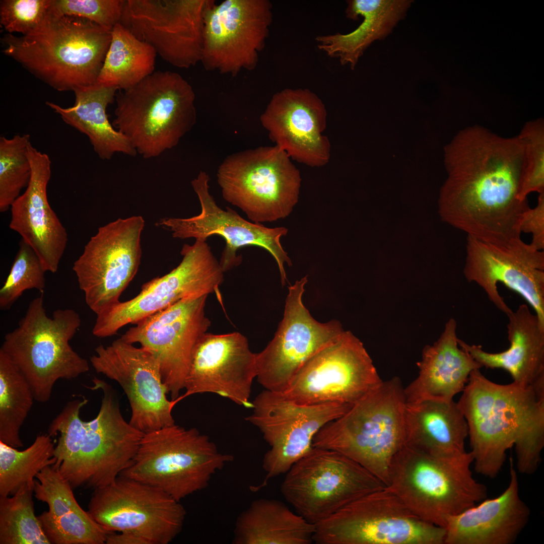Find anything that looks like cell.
<instances>
[{
    "instance_id": "1",
    "label": "cell",
    "mask_w": 544,
    "mask_h": 544,
    "mask_svg": "<svg viewBox=\"0 0 544 544\" xmlns=\"http://www.w3.org/2000/svg\"><path fill=\"white\" fill-rule=\"evenodd\" d=\"M449 177L441 193L443 220L470 236L503 244L520 237L529 208L518 194L525 166L519 135L504 138L485 127H465L448 150Z\"/></svg>"
},
{
    "instance_id": "2",
    "label": "cell",
    "mask_w": 544,
    "mask_h": 544,
    "mask_svg": "<svg viewBox=\"0 0 544 544\" xmlns=\"http://www.w3.org/2000/svg\"><path fill=\"white\" fill-rule=\"evenodd\" d=\"M458 406L468 426L475 471L494 479L515 446L517 471L534 473L544 447V389L500 384L473 371Z\"/></svg>"
},
{
    "instance_id": "3",
    "label": "cell",
    "mask_w": 544,
    "mask_h": 544,
    "mask_svg": "<svg viewBox=\"0 0 544 544\" xmlns=\"http://www.w3.org/2000/svg\"><path fill=\"white\" fill-rule=\"evenodd\" d=\"M92 390L100 389L101 403L96 417L80 418L88 402L84 396L69 401L49 425L55 446L53 467L73 489H96L113 482L132 461L144 434L123 417L116 393L105 381L94 377Z\"/></svg>"
},
{
    "instance_id": "4",
    "label": "cell",
    "mask_w": 544,
    "mask_h": 544,
    "mask_svg": "<svg viewBox=\"0 0 544 544\" xmlns=\"http://www.w3.org/2000/svg\"><path fill=\"white\" fill-rule=\"evenodd\" d=\"M111 31L83 18L49 11L30 33L6 34L3 52L57 91H74L96 83Z\"/></svg>"
},
{
    "instance_id": "5",
    "label": "cell",
    "mask_w": 544,
    "mask_h": 544,
    "mask_svg": "<svg viewBox=\"0 0 544 544\" xmlns=\"http://www.w3.org/2000/svg\"><path fill=\"white\" fill-rule=\"evenodd\" d=\"M405 404L400 380L382 381L344 415L322 427L312 446L343 454L387 486L392 460L404 445Z\"/></svg>"
},
{
    "instance_id": "6",
    "label": "cell",
    "mask_w": 544,
    "mask_h": 544,
    "mask_svg": "<svg viewBox=\"0 0 544 544\" xmlns=\"http://www.w3.org/2000/svg\"><path fill=\"white\" fill-rule=\"evenodd\" d=\"M195 96L178 73L155 71L116 95L113 127L146 159L176 146L196 121Z\"/></svg>"
},
{
    "instance_id": "7",
    "label": "cell",
    "mask_w": 544,
    "mask_h": 544,
    "mask_svg": "<svg viewBox=\"0 0 544 544\" xmlns=\"http://www.w3.org/2000/svg\"><path fill=\"white\" fill-rule=\"evenodd\" d=\"M471 452L428 454L404 445L394 456L387 486L422 520L445 528L447 518L486 498V486L473 476Z\"/></svg>"
},
{
    "instance_id": "8",
    "label": "cell",
    "mask_w": 544,
    "mask_h": 544,
    "mask_svg": "<svg viewBox=\"0 0 544 544\" xmlns=\"http://www.w3.org/2000/svg\"><path fill=\"white\" fill-rule=\"evenodd\" d=\"M81 323L72 309L46 314L43 292L29 303L15 329L6 334L0 350L29 382L35 400L48 401L55 383L87 372L89 364L70 345Z\"/></svg>"
},
{
    "instance_id": "9",
    "label": "cell",
    "mask_w": 544,
    "mask_h": 544,
    "mask_svg": "<svg viewBox=\"0 0 544 544\" xmlns=\"http://www.w3.org/2000/svg\"><path fill=\"white\" fill-rule=\"evenodd\" d=\"M234 459L209 436L175 424L145 433L130 464L120 475L156 487L180 501L206 489Z\"/></svg>"
},
{
    "instance_id": "10",
    "label": "cell",
    "mask_w": 544,
    "mask_h": 544,
    "mask_svg": "<svg viewBox=\"0 0 544 544\" xmlns=\"http://www.w3.org/2000/svg\"><path fill=\"white\" fill-rule=\"evenodd\" d=\"M223 198L252 222L284 219L298 201L301 178L291 158L277 146L234 153L217 172Z\"/></svg>"
},
{
    "instance_id": "11",
    "label": "cell",
    "mask_w": 544,
    "mask_h": 544,
    "mask_svg": "<svg viewBox=\"0 0 544 544\" xmlns=\"http://www.w3.org/2000/svg\"><path fill=\"white\" fill-rule=\"evenodd\" d=\"M386 487L362 465L330 449L313 447L286 473L281 492L315 525L358 498Z\"/></svg>"
},
{
    "instance_id": "12",
    "label": "cell",
    "mask_w": 544,
    "mask_h": 544,
    "mask_svg": "<svg viewBox=\"0 0 544 544\" xmlns=\"http://www.w3.org/2000/svg\"><path fill=\"white\" fill-rule=\"evenodd\" d=\"M317 544H444L445 528L414 514L388 487L365 495L317 524Z\"/></svg>"
},
{
    "instance_id": "13",
    "label": "cell",
    "mask_w": 544,
    "mask_h": 544,
    "mask_svg": "<svg viewBox=\"0 0 544 544\" xmlns=\"http://www.w3.org/2000/svg\"><path fill=\"white\" fill-rule=\"evenodd\" d=\"M206 241L196 239L192 245L184 244L182 259L176 267L144 284L133 298L120 301L97 315L93 334L111 336L123 326L134 324L181 300L214 292L220 295L224 272Z\"/></svg>"
},
{
    "instance_id": "14",
    "label": "cell",
    "mask_w": 544,
    "mask_h": 544,
    "mask_svg": "<svg viewBox=\"0 0 544 544\" xmlns=\"http://www.w3.org/2000/svg\"><path fill=\"white\" fill-rule=\"evenodd\" d=\"M88 512L107 531L129 532L148 544H168L182 530L183 506L163 491L121 475L94 490Z\"/></svg>"
},
{
    "instance_id": "15",
    "label": "cell",
    "mask_w": 544,
    "mask_h": 544,
    "mask_svg": "<svg viewBox=\"0 0 544 544\" xmlns=\"http://www.w3.org/2000/svg\"><path fill=\"white\" fill-rule=\"evenodd\" d=\"M141 216L118 218L99 227L74 262L85 302L98 315L118 303L137 273L141 260Z\"/></svg>"
},
{
    "instance_id": "16",
    "label": "cell",
    "mask_w": 544,
    "mask_h": 544,
    "mask_svg": "<svg viewBox=\"0 0 544 544\" xmlns=\"http://www.w3.org/2000/svg\"><path fill=\"white\" fill-rule=\"evenodd\" d=\"M382 382L362 343L344 331L311 357L280 392L300 404L353 406Z\"/></svg>"
},
{
    "instance_id": "17",
    "label": "cell",
    "mask_w": 544,
    "mask_h": 544,
    "mask_svg": "<svg viewBox=\"0 0 544 544\" xmlns=\"http://www.w3.org/2000/svg\"><path fill=\"white\" fill-rule=\"evenodd\" d=\"M252 402V413L245 419L260 430L270 447L263 457L262 467L266 474L259 488L286 473L312 448L320 429L352 406L336 403L300 404L281 392L266 389Z\"/></svg>"
},
{
    "instance_id": "18",
    "label": "cell",
    "mask_w": 544,
    "mask_h": 544,
    "mask_svg": "<svg viewBox=\"0 0 544 544\" xmlns=\"http://www.w3.org/2000/svg\"><path fill=\"white\" fill-rule=\"evenodd\" d=\"M214 0H125L120 23L174 67L201 62L205 17Z\"/></svg>"
},
{
    "instance_id": "19",
    "label": "cell",
    "mask_w": 544,
    "mask_h": 544,
    "mask_svg": "<svg viewBox=\"0 0 544 544\" xmlns=\"http://www.w3.org/2000/svg\"><path fill=\"white\" fill-rule=\"evenodd\" d=\"M268 0H225L205 17L202 63L209 71L235 77L257 66L273 22Z\"/></svg>"
},
{
    "instance_id": "20",
    "label": "cell",
    "mask_w": 544,
    "mask_h": 544,
    "mask_svg": "<svg viewBox=\"0 0 544 544\" xmlns=\"http://www.w3.org/2000/svg\"><path fill=\"white\" fill-rule=\"evenodd\" d=\"M463 274L478 285L489 300L506 315L512 310L500 295L502 283L520 295L544 326V252L520 237L497 244L467 236Z\"/></svg>"
},
{
    "instance_id": "21",
    "label": "cell",
    "mask_w": 544,
    "mask_h": 544,
    "mask_svg": "<svg viewBox=\"0 0 544 544\" xmlns=\"http://www.w3.org/2000/svg\"><path fill=\"white\" fill-rule=\"evenodd\" d=\"M210 177L200 171L191 182L201 207L197 216L188 218H163L158 225L168 229L173 238H194L207 240L217 235L223 237L226 246L222 253L220 265L225 273L239 265L242 256L237 255L240 248L248 246L262 247L276 260L280 273L281 283L287 281L284 264L292 265L291 259L284 250L280 239L288 233L283 227L267 228L260 223L248 221L230 208H220L209 190Z\"/></svg>"
},
{
    "instance_id": "22",
    "label": "cell",
    "mask_w": 544,
    "mask_h": 544,
    "mask_svg": "<svg viewBox=\"0 0 544 544\" xmlns=\"http://www.w3.org/2000/svg\"><path fill=\"white\" fill-rule=\"evenodd\" d=\"M208 296L181 300L139 320L121 337L154 355L172 400L184 388L194 347L211 326L205 310Z\"/></svg>"
},
{
    "instance_id": "23",
    "label": "cell",
    "mask_w": 544,
    "mask_h": 544,
    "mask_svg": "<svg viewBox=\"0 0 544 544\" xmlns=\"http://www.w3.org/2000/svg\"><path fill=\"white\" fill-rule=\"evenodd\" d=\"M307 276L289 287L284 317L273 339L256 354V378L266 390L285 391L303 365L343 332L335 320L320 323L304 306Z\"/></svg>"
},
{
    "instance_id": "24",
    "label": "cell",
    "mask_w": 544,
    "mask_h": 544,
    "mask_svg": "<svg viewBox=\"0 0 544 544\" xmlns=\"http://www.w3.org/2000/svg\"><path fill=\"white\" fill-rule=\"evenodd\" d=\"M95 352L91 365L121 387L130 406L132 427L145 434L175 424L172 410L181 399L167 398L158 361L149 350L120 337L109 346H98Z\"/></svg>"
},
{
    "instance_id": "25",
    "label": "cell",
    "mask_w": 544,
    "mask_h": 544,
    "mask_svg": "<svg viewBox=\"0 0 544 544\" xmlns=\"http://www.w3.org/2000/svg\"><path fill=\"white\" fill-rule=\"evenodd\" d=\"M256 376V354L244 335L207 332L193 350L181 396L212 393L252 408L251 386Z\"/></svg>"
},
{
    "instance_id": "26",
    "label": "cell",
    "mask_w": 544,
    "mask_h": 544,
    "mask_svg": "<svg viewBox=\"0 0 544 544\" xmlns=\"http://www.w3.org/2000/svg\"><path fill=\"white\" fill-rule=\"evenodd\" d=\"M260 121L275 145L291 159L312 167L328 163L330 143L323 134L327 111L311 90L287 88L277 92Z\"/></svg>"
},
{
    "instance_id": "27",
    "label": "cell",
    "mask_w": 544,
    "mask_h": 544,
    "mask_svg": "<svg viewBox=\"0 0 544 544\" xmlns=\"http://www.w3.org/2000/svg\"><path fill=\"white\" fill-rule=\"evenodd\" d=\"M28 156L31 176L25 192L12 203L10 228L35 252L47 271L56 273L65 250L66 229L50 207L47 186L51 177V161L30 143Z\"/></svg>"
},
{
    "instance_id": "28",
    "label": "cell",
    "mask_w": 544,
    "mask_h": 544,
    "mask_svg": "<svg viewBox=\"0 0 544 544\" xmlns=\"http://www.w3.org/2000/svg\"><path fill=\"white\" fill-rule=\"evenodd\" d=\"M508 486L447 518L444 544H512L527 525L530 510L519 494L517 471L510 459Z\"/></svg>"
},
{
    "instance_id": "29",
    "label": "cell",
    "mask_w": 544,
    "mask_h": 544,
    "mask_svg": "<svg viewBox=\"0 0 544 544\" xmlns=\"http://www.w3.org/2000/svg\"><path fill=\"white\" fill-rule=\"evenodd\" d=\"M507 315L510 346L505 351L487 352L458 338L459 347L482 367L506 370L516 384L544 388V326L525 304Z\"/></svg>"
},
{
    "instance_id": "30",
    "label": "cell",
    "mask_w": 544,
    "mask_h": 544,
    "mask_svg": "<svg viewBox=\"0 0 544 544\" xmlns=\"http://www.w3.org/2000/svg\"><path fill=\"white\" fill-rule=\"evenodd\" d=\"M456 322L451 318L438 341L426 346L417 363L418 377L404 388L406 402L453 400L462 392L470 373L482 366L457 342Z\"/></svg>"
},
{
    "instance_id": "31",
    "label": "cell",
    "mask_w": 544,
    "mask_h": 544,
    "mask_svg": "<svg viewBox=\"0 0 544 544\" xmlns=\"http://www.w3.org/2000/svg\"><path fill=\"white\" fill-rule=\"evenodd\" d=\"M34 496L47 504L38 518L50 544H104L109 532L97 523L77 501L73 489L52 465L37 475Z\"/></svg>"
},
{
    "instance_id": "32",
    "label": "cell",
    "mask_w": 544,
    "mask_h": 544,
    "mask_svg": "<svg viewBox=\"0 0 544 544\" xmlns=\"http://www.w3.org/2000/svg\"><path fill=\"white\" fill-rule=\"evenodd\" d=\"M468 431L465 418L453 400L406 402L404 445L434 455H458L466 452Z\"/></svg>"
},
{
    "instance_id": "33",
    "label": "cell",
    "mask_w": 544,
    "mask_h": 544,
    "mask_svg": "<svg viewBox=\"0 0 544 544\" xmlns=\"http://www.w3.org/2000/svg\"><path fill=\"white\" fill-rule=\"evenodd\" d=\"M412 1L350 0L346 15L357 20L363 17L360 25L352 32L318 36V49L328 56L338 58L342 65L349 64L354 70L360 57L374 41L384 38L405 15Z\"/></svg>"
},
{
    "instance_id": "34",
    "label": "cell",
    "mask_w": 544,
    "mask_h": 544,
    "mask_svg": "<svg viewBox=\"0 0 544 544\" xmlns=\"http://www.w3.org/2000/svg\"><path fill=\"white\" fill-rule=\"evenodd\" d=\"M119 90L96 83L74 90V106L63 108L47 101L46 104L62 120L89 138L94 152L102 160H110L116 153L134 156L137 152L128 139L109 120L106 109Z\"/></svg>"
},
{
    "instance_id": "35",
    "label": "cell",
    "mask_w": 544,
    "mask_h": 544,
    "mask_svg": "<svg viewBox=\"0 0 544 544\" xmlns=\"http://www.w3.org/2000/svg\"><path fill=\"white\" fill-rule=\"evenodd\" d=\"M316 525L283 502L254 500L237 518L233 544H310Z\"/></svg>"
},
{
    "instance_id": "36",
    "label": "cell",
    "mask_w": 544,
    "mask_h": 544,
    "mask_svg": "<svg viewBox=\"0 0 544 544\" xmlns=\"http://www.w3.org/2000/svg\"><path fill=\"white\" fill-rule=\"evenodd\" d=\"M157 53L120 22L111 31L110 44L96 83L130 88L154 73Z\"/></svg>"
},
{
    "instance_id": "37",
    "label": "cell",
    "mask_w": 544,
    "mask_h": 544,
    "mask_svg": "<svg viewBox=\"0 0 544 544\" xmlns=\"http://www.w3.org/2000/svg\"><path fill=\"white\" fill-rule=\"evenodd\" d=\"M34 400L26 378L0 350V441L16 448L23 446L20 430Z\"/></svg>"
},
{
    "instance_id": "38",
    "label": "cell",
    "mask_w": 544,
    "mask_h": 544,
    "mask_svg": "<svg viewBox=\"0 0 544 544\" xmlns=\"http://www.w3.org/2000/svg\"><path fill=\"white\" fill-rule=\"evenodd\" d=\"M54 449L48 433L37 435L22 451L0 441V497L12 496L26 485H35L34 478L56 462Z\"/></svg>"
},
{
    "instance_id": "39",
    "label": "cell",
    "mask_w": 544,
    "mask_h": 544,
    "mask_svg": "<svg viewBox=\"0 0 544 544\" xmlns=\"http://www.w3.org/2000/svg\"><path fill=\"white\" fill-rule=\"evenodd\" d=\"M34 485L0 497V544H50L35 514Z\"/></svg>"
},
{
    "instance_id": "40",
    "label": "cell",
    "mask_w": 544,
    "mask_h": 544,
    "mask_svg": "<svg viewBox=\"0 0 544 544\" xmlns=\"http://www.w3.org/2000/svg\"><path fill=\"white\" fill-rule=\"evenodd\" d=\"M29 134L0 138V212L9 209L27 187L31 176L28 156Z\"/></svg>"
},
{
    "instance_id": "41",
    "label": "cell",
    "mask_w": 544,
    "mask_h": 544,
    "mask_svg": "<svg viewBox=\"0 0 544 544\" xmlns=\"http://www.w3.org/2000/svg\"><path fill=\"white\" fill-rule=\"evenodd\" d=\"M34 250L22 240L10 271L0 290V309L8 310L29 289L43 292L45 286V272Z\"/></svg>"
},
{
    "instance_id": "42",
    "label": "cell",
    "mask_w": 544,
    "mask_h": 544,
    "mask_svg": "<svg viewBox=\"0 0 544 544\" xmlns=\"http://www.w3.org/2000/svg\"><path fill=\"white\" fill-rule=\"evenodd\" d=\"M525 144V166L518 194L526 200L532 192H544V121L541 118L525 124L518 134Z\"/></svg>"
},
{
    "instance_id": "43",
    "label": "cell",
    "mask_w": 544,
    "mask_h": 544,
    "mask_svg": "<svg viewBox=\"0 0 544 544\" xmlns=\"http://www.w3.org/2000/svg\"><path fill=\"white\" fill-rule=\"evenodd\" d=\"M124 0H51L49 11L83 18L112 30L120 21Z\"/></svg>"
},
{
    "instance_id": "44",
    "label": "cell",
    "mask_w": 544,
    "mask_h": 544,
    "mask_svg": "<svg viewBox=\"0 0 544 544\" xmlns=\"http://www.w3.org/2000/svg\"><path fill=\"white\" fill-rule=\"evenodd\" d=\"M51 0H3L0 3V23L9 34L26 35L44 22Z\"/></svg>"
},
{
    "instance_id": "45",
    "label": "cell",
    "mask_w": 544,
    "mask_h": 544,
    "mask_svg": "<svg viewBox=\"0 0 544 544\" xmlns=\"http://www.w3.org/2000/svg\"><path fill=\"white\" fill-rule=\"evenodd\" d=\"M520 232L532 234L530 244L539 250L544 248V192L539 193L537 203L529 208L522 215L519 223Z\"/></svg>"
},
{
    "instance_id": "46",
    "label": "cell",
    "mask_w": 544,
    "mask_h": 544,
    "mask_svg": "<svg viewBox=\"0 0 544 544\" xmlns=\"http://www.w3.org/2000/svg\"><path fill=\"white\" fill-rule=\"evenodd\" d=\"M107 544H148L142 537L129 532H113L109 534L106 540Z\"/></svg>"
}]
</instances>
